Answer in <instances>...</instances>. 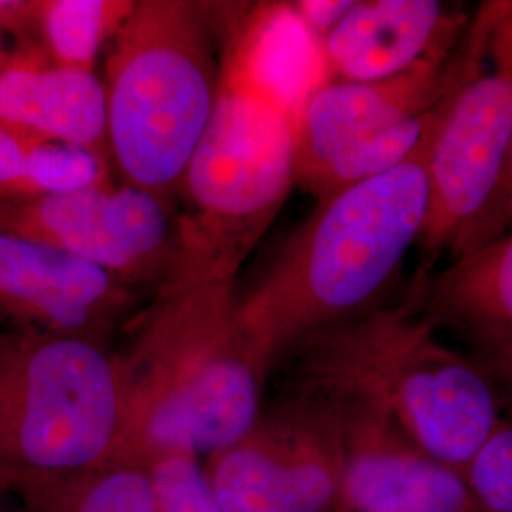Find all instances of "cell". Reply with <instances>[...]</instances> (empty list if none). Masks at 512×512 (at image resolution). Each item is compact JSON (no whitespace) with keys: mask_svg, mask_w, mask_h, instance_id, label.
<instances>
[{"mask_svg":"<svg viewBox=\"0 0 512 512\" xmlns=\"http://www.w3.org/2000/svg\"><path fill=\"white\" fill-rule=\"evenodd\" d=\"M440 120L403 164L317 202L239 296V321L268 355L357 317L399 270L427 217V162Z\"/></svg>","mask_w":512,"mask_h":512,"instance_id":"6da1fadb","label":"cell"},{"mask_svg":"<svg viewBox=\"0 0 512 512\" xmlns=\"http://www.w3.org/2000/svg\"><path fill=\"white\" fill-rule=\"evenodd\" d=\"M308 374L348 406L380 412L442 463L463 473L501 423L488 370L437 336L410 306L357 315L315 332Z\"/></svg>","mask_w":512,"mask_h":512,"instance_id":"7a4b0ae2","label":"cell"},{"mask_svg":"<svg viewBox=\"0 0 512 512\" xmlns=\"http://www.w3.org/2000/svg\"><path fill=\"white\" fill-rule=\"evenodd\" d=\"M296 122L228 42L215 109L175 200L181 279L236 281L296 184Z\"/></svg>","mask_w":512,"mask_h":512,"instance_id":"3957f363","label":"cell"},{"mask_svg":"<svg viewBox=\"0 0 512 512\" xmlns=\"http://www.w3.org/2000/svg\"><path fill=\"white\" fill-rule=\"evenodd\" d=\"M107 152L116 181L175 203L219 93L205 8L137 0L110 38Z\"/></svg>","mask_w":512,"mask_h":512,"instance_id":"277c9868","label":"cell"},{"mask_svg":"<svg viewBox=\"0 0 512 512\" xmlns=\"http://www.w3.org/2000/svg\"><path fill=\"white\" fill-rule=\"evenodd\" d=\"M465 38L427 162L429 258L512 232V0L484 2Z\"/></svg>","mask_w":512,"mask_h":512,"instance_id":"5b68a950","label":"cell"},{"mask_svg":"<svg viewBox=\"0 0 512 512\" xmlns=\"http://www.w3.org/2000/svg\"><path fill=\"white\" fill-rule=\"evenodd\" d=\"M120 423L116 365L97 344L0 332V458L76 469L109 448Z\"/></svg>","mask_w":512,"mask_h":512,"instance_id":"8992f818","label":"cell"},{"mask_svg":"<svg viewBox=\"0 0 512 512\" xmlns=\"http://www.w3.org/2000/svg\"><path fill=\"white\" fill-rule=\"evenodd\" d=\"M0 232L88 260L141 293L183 277L175 203L120 181L0 200Z\"/></svg>","mask_w":512,"mask_h":512,"instance_id":"52a82bcc","label":"cell"},{"mask_svg":"<svg viewBox=\"0 0 512 512\" xmlns=\"http://www.w3.org/2000/svg\"><path fill=\"white\" fill-rule=\"evenodd\" d=\"M143 294L88 260L0 232V321L16 332L92 342Z\"/></svg>","mask_w":512,"mask_h":512,"instance_id":"ba28073f","label":"cell"},{"mask_svg":"<svg viewBox=\"0 0 512 512\" xmlns=\"http://www.w3.org/2000/svg\"><path fill=\"white\" fill-rule=\"evenodd\" d=\"M454 74L456 59L429 57L385 80H327L298 114L296 184L302 186L334 156L433 109Z\"/></svg>","mask_w":512,"mask_h":512,"instance_id":"9c48e42d","label":"cell"},{"mask_svg":"<svg viewBox=\"0 0 512 512\" xmlns=\"http://www.w3.org/2000/svg\"><path fill=\"white\" fill-rule=\"evenodd\" d=\"M342 497L355 512H478L458 469L427 454L384 414L349 406Z\"/></svg>","mask_w":512,"mask_h":512,"instance_id":"30bf717a","label":"cell"},{"mask_svg":"<svg viewBox=\"0 0 512 512\" xmlns=\"http://www.w3.org/2000/svg\"><path fill=\"white\" fill-rule=\"evenodd\" d=\"M255 340L213 361L190 384L137 412L143 439L175 456L215 452L243 439L260 403V363Z\"/></svg>","mask_w":512,"mask_h":512,"instance_id":"8fae6325","label":"cell"},{"mask_svg":"<svg viewBox=\"0 0 512 512\" xmlns=\"http://www.w3.org/2000/svg\"><path fill=\"white\" fill-rule=\"evenodd\" d=\"M463 21L435 0H355L319 42L325 67L338 80L374 82L429 57H448Z\"/></svg>","mask_w":512,"mask_h":512,"instance_id":"7c38bea8","label":"cell"},{"mask_svg":"<svg viewBox=\"0 0 512 512\" xmlns=\"http://www.w3.org/2000/svg\"><path fill=\"white\" fill-rule=\"evenodd\" d=\"M0 124L69 147L107 152V99L95 73L16 57L0 71Z\"/></svg>","mask_w":512,"mask_h":512,"instance_id":"4fadbf2b","label":"cell"},{"mask_svg":"<svg viewBox=\"0 0 512 512\" xmlns=\"http://www.w3.org/2000/svg\"><path fill=\"white\" fill-rule=\"evenodd\" d=\"M213 492L224 512H330L342 495L340 458L315 440L241 448L222 459Z\"/></svg>","mask_w":512,"mask_h":512,"instance_id":"5bb4252c","label":"cell"},{"mask_svg":"<svg viewBox=\"0 0 512 512\" xmlns=\"http://www.w3.org/2000/svg\"><path fill=\"white\" fill-rule=\"evenodd\" d=\"M429 306L482 351L512 346V232L454 256L435 279Z\"/></svg>","mask_w":512,"mask_h":512,"instance_id":"9a60e30c","label":"cell"},{"mask_svg":"<svg viewBox=\"0 0 512 512\" xmlns=\"http://www.w3.org/2000/svg\"><path fill=\"white\" fill-rule=\"evenodd\" d=\"M133 2L118 0H46L35 2L33 25L57 67L95 73L97 55L114 37Z\"/></svg>","mask_w":512,"mask_h":512,"instance_id":"2e32d148","label":"cell"},{"mask_svg":"<svg viewBox=\"0 0 512 512\" xmlns=\"http://www.w3.org/2000/svg\"><path fill=\"white\" fill-rule=\"evenodd\" d=\"M478 512H512V420L503 418L465 465Z\"/></svg>","mask_w":512,"mask_h":512,"instance_id":"e0dca14e","label":"cell"},{"mask_svg":"<svg viewBox=\"0 0 512 512\" xmlns=\"http://www.w3.org/2000/svg\"><path fill=\"white\" fill-rule=\"evenodd\" d=\"M152 486L160 512H224L213 486L188 456L165 459Z\"/></svg>","mask_w":512,"mask_h":512,"instance_id":"ac0fdd59","label":"cell"},{"mask_svg":"<svg viewBox=\"0 0 512 512\" xmlns=\"http://www.w3.org/2000/svg\"><path fill=\"white\" fill-rule=\"evenodd\" d=\"M78 512H158L152 480L122 471L99 482Z\"/></svg>","mask_w":512,"mask_h":512,"instance_id":"d6986e66","label":"cell"},{"mask_svg":"<svg viewBox=\"0 0 512 512\" xmlns=\"http://www.w3.org/2000/svg\"><path fill=\"white\" fill-rule=\"evenodd\" d=\"M355 0H302L293 2L294 14L310 29L315 37L325 38L346 18Z\"/></svg>","mask_w":512,"mask_h":512,"instance_id":"ffe728a7","label":"cell"},{"mask_svg":"<svg viewBox=\"0 0 512 512\" xmlns=\"http://www.w3.org/2000/svg\"><path fill=\"white\" fill-rule=\"evenodd\" d=\"M478 361L488 370L495 385H501L512 397V346L482 351Z\"/></svg>","mask_w":512,"mask_h":512,"instance_id":"44dd1931","label":"cell"},{"mask_svg":"<svg viewBox=\"0 0 512 512\" xmlns=\"http://www.w3.org/2000/svg\"><path fill=\"white\" fill-rule=\"evenodd\" d=\"M4 63H6V57H4V27L0 23V71H2Z\"/></svg>","mask_w":512,"mask_h":512,"instance_id":"7402d4cb","label":"cell"},{"mask_svg":"<svg viewBox=\"0 0 512 512\" xmlns=\"http://www.w3.org/2000/svg\"><path fill=\"white\" fill-rule=\"evenodd\" d=\"M511 203H512V158H511Z\"/></svg>","mask_w":512,"mask_h":512,"instance_id":"603a6c76","label":"cell"}]
</instances>
